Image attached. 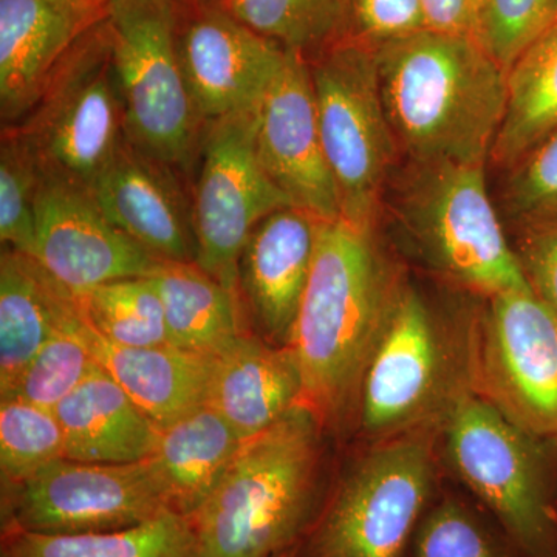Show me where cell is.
Instances as JSON below:
<instances>
[{"label":"cell","instance_id":"29","mask_svg":"<svg viewBox=\"0 0 557 557\" xmlns=\"http://www.w3.org/2000/svg\"><path fill=\"white\" fill-rule=\"evenodd\" d=\"M408 557H523L469 494L442 491L417 528Z\"/></svg>","mask_w":557,"mask_h":557},{"label":"cell","instance_id":"33","mask_svg":"<svg viewBox=\"0 0 557 557\" xmlns=\"http://www.w3.org/2000/svg\"><path fill=\"white\" fill-rule=\"evenodd\" d=\"M38 157L11 126L0 143V240L3 247L32 256L36 237V197L40 183Z\"/></svg>","mask_w":557,"mask_h":557},{"label":"cell","instance_id":"31","mask_svg":"<svg viewBox=\"0 0 557 557\" xmlns=\"http://www.w3.org/2000/svg\"><path fill=\"white\" fill-rule=\"evenodd\" d=\"M97 364L91 327L81 311L50 336L2 398H20L54 410Z\"/></svg>","mask_w":557,"mask_h":557},{"label":"cell","instance_id":"5","mask_svg":"<svg viewBox=\"0 0 557 557\" xmlns=\"http://www.w3.org/2000/svg\"><path fill=\"white\" fill-rule=\"evenodd\" d=\"M440 437L426 428L366 443L327 487L298 557H408L440 493Z\"/></svg>","mask_w":557,"mask_h":557},{"label":"cell","instance_id":"26","mask_svg":"<svg viewBox=\"0 0 557 557\" xmlns=\"http://www.w3.org/2000/svg\"><path fill=\"white\" fill-rule=\"evenodd\" d=\"M557 129V21L508 70V102L491 160L518 166Z\"/></svg>","mask_w":557,"mask_h":557},{"label":"cell","instance_id":"10","mask_svg":"<svg viewBox=\"0 0 557 557\" xmlns=\"http://www.w3.org/2000/svg\"><path fill=\"white\" fill-rule=\"evenodd\" d=\"M11 127L42 170L91 188L126 139L106 14L76 40L32 112Z\"/></svg>","mask_w":557,"mask_h":557},{"label":"cell","instance_id":"1","mask_svg":"<svg viewBox=\"0 0 557 557\" xmlns=\"http://www.w3.org/2000/svg\"><path fill=\"white\" fill-rule=\"evenodd\" d=\"M408 281L376 225L324 220L288 347L324 431L355 420L359 391Z\"/></svg>","mask_w":557,"mask_h":557},{"label":"cell","instance_id":"44","mask_svg":"<svg viewBox=\"0 0 557 557\" xmlns=\"http://www.w3.org/2000/svg\"><path fill=\"white\" fill-rule=\"evenodd\" d=\"M555 9H556V21H557V0H555Z\"/></svg>","mask_w":557,"mask_h":557},{"label":"cell","instance_id":"21","mask_svg":"<svg viewBox=\"0 0 557 557\" xmlns=\"http://www.w3.org/2000/svg\"><path fill=\"white\" fill-rule=\"evenodd\" d=\"M65 458L87 463H137L156 450L160 428L100 364L54 408Z\"/></svg>","mask_w":557,"mask_h":557},{"label":"cell","instance_id":"7","mask_svg":"<svg viewBox=\"0 0 557 557\" xmlns=\"http://www.w3.org/2000/svg\"><path fill=\"white\" fill-rule=\"evenodd\" d=\"M395 208L418 258L454 287L491 299L530 285L487 194L485 164L412 161Z\"/></svg>","mask_w":557,"mask_h":557},{"label":"cell","instance_id":"9","mask_svg":"<svg viewBox=\"0 0 557 557\" xmlns=\"http://www.w3.org/2000/svg\"><path fill=\"white\" fill-rule=\"evenodd\" d=\"M309 64L341 218L359 226L379 225L381 200L399 149L381 97L376 51L346 38Z\"/></svg>","mask_w":557,"mask_h":557},{"label":"cell","instance_id":"25","mask_svg":"<svg viewBox=\"0 0 557 557\" xmlns=\"http://www.w3.org/2000/svg\"><path fill=\"white\" fill-rule=\"evenodd\" d=\"M159 292L172 346L219 357L242 329V299L196 262L160 260L148 276Z\"/></svg>","mask_w":557,"mask_h":557},{"label":"cell","instance_id":"14","mask_svg":"<svg viewBox=\"0 0 557 557\" xmlns=\"http://www.w3.org/2000/svg\"><path fill=\"white\" fill-rule=\"evenodd\" d=\"M32 258L76 298L108 282L148 277L160 262L106 218L89 186L47 170Z\"/></svg>","mask_w":557,"mask_h":557},{"label":"cell","instance_id":"39","mask_svg":"<svg viewBox=\"0 0 557 557\" xmlns=\"http://www.w3.org/2000/svg\"><path fill=\"white\" fill-rule=\"evenodd\" d=\"M50 2L62 3V5L72 7L90 5V3H95L94 0H50ZM95 5H98V3H95Z\"/></svg>","mask_w":557,"mask_h":557},{"label":"cell","instance_id":"16","mask_svg":"<svg viewBox=\"0 0 557 557\" xmlns=\"http://www.w3.org/2000/svg\"><path fill=\"white\" fill-rule=\"evenodd\" d=\"M255 148L271 182L295 207L321 220L341 218L338 189L319 132L310 64L296 51L287 49L256 109Z\"/></svg>","mask_w":557,"mask_h":557},{"label":"cell","instance_id":"37","mask_svg":"<svg viewBox=\"0 0 557 557\" xmlns=\"http://www.w3.org/2000/svg\"><path fill=\"white\" fill-rule=\"evenodd\" d=\"M507 203L516 219L557 205V129L512 168Z\"/></svg>","mask_w":557,"mask_h":557},{"label":"cell","instance_id":"19","mask_svg":"<svg viewBox=\"0 0 557 557\" xmlns=\"http://www.w3.org/2000/svg\"><path fill=\"white\" fill-rule=\"evenodd\" d=\"M90 189L106 218L150 255L196 262L193 208L171 168L139 152L126 138Z\"/></svg>","mask_w":557,"mask_h":557},{"label":"cell","instance_id":"27","mask_svg":"<svg viewBox=\"0 0 557 557\" xmlns=\"http://www.w3.org/2000/svg\"><path fill=\"white\" fill-rule=\"evenodd\" d=\"M0 557H203L186 516L168 508L156 518L104 533L50 536L3 533Z\"/></svg>","mask_w":557,"mask_h":557},{"label":"cell","instance_id":"32","mask_svg":"<svg viewBox=\"0 0 557 557\" xmlns=\"http://www.w3.org/2000/svg\"><path fill=\"white\" fill-rule=\"evenodd\" d=\"M65 458L64 432L54 410L20 398L0 403L2 487L17 485Z\"/></svg>","mask_w":557,"mask_h":557},{"label":"cell","instance_id":"34","mask_svg":"<svg viewBox=\"0 0 557 557\" xmlns=\"http://www.w3.org/2000/svg\"><path fill=\"white\" fill-rule=\"evenodd\" d=\"M555 22V0H480L475 38L509 70Z\"/></svg>","mask_w":557,"mask_h":557},{"label":"cell","instance_id":"41","mask_svg":"<svg viewBox=\"0 0 557 557\" xmlns=\"http://www.w3.org/2000/svg\"><path fill=\"white\" fill-rule=\"evenodd\" d=\"M278 557H298V548L292 549V552L284 553V555Z\"/></svg>","mask_w":557,"mask_h":557},{"label":"cell","instance_id":"13","mask_svg":"<svg viewBox=\"0 0 557 557\" xmlns=\"http://www.w3.org/2000/svg\"><path fill=\"white\" fill-rule=\"evenodd\" d=\"M255 119L247 112L205 124L190 207L197 265L237 295L239 260L252 230L271 212L295 207L260 164Z\"/></svg>","mask_w":557,"mask_h":557},{"label":"cell","instance_id":"6","mask_svg":"<svg viewBox=\"0 0 557 557\" xmlns=\"http://www.w3.org/2000/svg\"><path fill=\"white\" fill-rule=\"evenodd\" d=\"M458 482L523 557H557V446L523 431L475 392L442 426Z\"/></svg>","mask_w":557,"mask_h":557},{"label":"cell","instance_id":"40","mask_svg":"<svg viewBox=\"0 0 557 557\" xmlns=\"http://www.w3.org/2000/svg\"><path fill=\"white\" fill-rule=\"evenodd\" d=\"M95 3H98V5L100 7H104L106 5V2H108V0H94ZM183 3H190V2H194V0H182Z\"/></svg>","mask_w":557,"mask_h":557},{"label":"cell","instance_id":"4","mask_svg":"<svg viewBox=\"0 0 557 557\" xmlns=\"http://www.w3.org/2000/svg\"><path fill=\"white\" fill-rule=\"evenodd\" d=\"M475 321H450L406 285L359 391L355 421L364 443L443 426L474 392Z\"/></svg>","mask_w":557,"mask_h":557},{"label":"cell","instance_id":"30","mask_svg":"<svg viewBox=\"0 0 557 557\" xmlns=\"http://www.w3.org/2000/svg\"><path fill=\"white\" fill-rule=\"evenodd\" d=\"M78 299L90 327L115 346L146 348L171 344L163 302L149 277L108 282Z\"/></svg>","mask_w":557,"mask_h":557},{"label":"cell","instance_id":"23","mask_svg":"<svg viewBox=\"0 0 557 557\" xmlns=\"http://www.w3.org/2000/svg\"><path fill=\"white\" fill-rule=\"evenodd\" d=\"M98 364L160 429L207 405L215 357L172 346H115L91 329Z\"/></svg>","mask_w":557,"mask_h":557},{"label":"cell","instance_id":"43","mask_svg":"<svg viewBox=\"0 0 557 557\" xmlns=\"http://www.w3.org/2000/svg\"><path fill=\"white\" fill-rule=\"evenodd\" d=\"M555 518L557 520V497H556V502H555Z\"/></svg>","mask_w":557,"mask_h":557},{"label":"cell","instance_id":"15","mask_svg":"<svg viewBox=\"0 0 557 557\" xmlns=\"http://www.w3.org/2000/svg\"><path fill=\"white\" fill-rule=\"evenodd\" d=\"M180 62L197 113L207 124L256 112L287 49L218 3H183Z\"/></svg>","mask_w":557,"mask_h":557},{"label":"cell","instance_id":"12","mask_svg":"<svg viewBox=\"0 0 557 557\" xmlns=\"http://www.w3.org/2000/svg\"><path fill=\"white\" fill-rule=\"evenodd\" d=\"M474 392L557 446V314L530 285L486 299L478 314Z\"/></svg>","mask_w":557,"mask_h":557},{"label":"cell","instance_id":"28","mask_svg":"<svg viewBox=\"0 0 557 557\" xmlns=\"http://www.w3.org/2000/svg\"><path fill=\"white\" fill-rule=\"evenodd\" d=\"M231 14L307 61L346 39L351 0H226Z\"/></svg>","mask_w":557,"mask_h":557},{"label":"cell","instance_id":"3","mask_svg":"<svg viewBox=\"0 0 557 557\" xmlns=\"http://www.w3.org/2000/svg\"><path fill=\"white\" fill-rule=\"evenodd\" d=\"M324 428L299 405L244 440L190 518L203 557H278L298 548L317 519Z\"/></svg>","mask_w":557,"mask_h":557},{"label":"cell","instance_id":"22","mask_svg":"<svg viewBox=\"0 0 557 557\" xmlns=\"http://www.w3.org/2000/svg\"><path fill=\"white\" fill-rule=\"evenodd\" d=\"M83 311L79 299L32 256H0V395L9 394L40 347Z\"/></svg>","mask_w":557,"mask_h":557},{"label":"cell","instance_id":"2","mask_svg":"<svg viewBox=\"0 0 557 557\" xmlns=\"http://www.w3.org/2000/svg\"><path fill=\"white\" fill-rule=\"evenodd\" d=\"M381 97L413 163L486 164L508 102V70L474 36L428 28L376 49Z\"/></svg>","mask_w":557,"mask_h":557},{"label":"cell","instance_id":"17","mask_svg":"<svg viewBox=\"0 0 557 557\" xmlns=\"http://www.w3.org/2000/svg\"><path fill=\"white\" fill-rule=\"evenodd\" d=\"M324 220L287 207L260 220L242 251L239 295L265 338L288 347Z\"/></svg>","mask_w":557,"mask_h":557},{"label":"cell","instance_id":"24","mask_svg":"<svg viewBox=\"0 0 557 557\" xmlns=\"http://www.w3.org/2000/svg\"><path fill=\"white\" fill-rule=\"evenodd\" d=\"M244 438L209 403L160 429L149 460L172 509L190 518L225 474Z\"/></svg>","mask_w":557,"mask_h":557},{"label":"cell","instance_id":"35","mask_svg":"<svg viewBox=\"0 0 557 557\" xmlns=\"http://www.w3.org/2000/svg\"><path fill=\"white\" fill-rule=\"evenodd\" d=\"M512 244L528 284L557 314V205L520 215Z\"/></svg>","mask_w":557,"mask_h":557},{"label":"cell","instance_id":"20","mask_svg":"<svg viewBox=\"0 0 557 557\" xmlns=\"http://www.w3.org/2000/svg\"><path fill=\"white\" fill-rule=\"evenodd\" d=\"M208 403L244 440L273 426L302 403L292 348L245 333L215 357Z\"/></svg>","mask_w":557,"mask_h":557},{"label":"cell","instance_id":"18","mask_svg":"<svg viewBox=\"0 0 557 557\" xmlns=\"http://www.w3.org/2000/svg\"><path fill=\"white\" fill-rule=\"evenodd\" d=\"M104 7L50 0H0V116L21 123L49 86L76 40L101 20Z\"/></svg>","mask_w":557,"mask_h":557},{"label":"cell","instance_id":"42","mask_svg":"<svg viewBox=\"0 0 557 557\" xmlns=\"http://www.w3.org/2000/svg\"><path fill=\"white\" fill-rule=\"evenodd\" d=\"M199 2L205 3H218V5H223V3L226 2V0H199Z\"/></svg>","mask_w":557,"mask_h":557},{"label":"cell","instance_id":"11","mask_svg":"<svg viewBox=\"0 0 557 557\" xmlns=\"http://www.w3.org/2000/svg\"><path fill=\"white\" fill-rule=\"evenodd\" d=\"M171 508L152 461L87 463L60 458L17 485L2 487V534L104 533Z\"/></svg>","mask_w":557,"mask_h":557},{"label":"cell","instance_id":"38","mask_svg":"<svg viewBox=\"0 0 557 557\" xmlns=\"http://www.w3.org/2000/svg\"><path fill=\"white\" fill-rule=\"evenodd\" d=\"M423 5L431 30L478 36L480 0H423Z\"/></svg>","mask_w":557,"mask_h":557},{"label":"cell","instance_id":"8","mask_svg":"<svg viewBox=\"0 0 557 557\" xmlns=\"http://www.w3.org/2000/svg\"><path fill=\"white\" fill-rule=\"evenodd\" d=\"M182 0H108L106 21L127 141L171 170H189L205 123L190 98L178 32Z\"/></svg>","mask_w":557,"mask_h":557},{"label":"cell","instance_id":"36","mask_svg":"<svg viewBox=\"0 0 557 557\" xmlns=\"http://www.w3.org/2000/svg\"><path fill=\"white\" fill-rule=\"evenodd\" d=\"M423 0H351L347 38L370 49L428 30Z\"/></svg>","mask_w":557,"mask_h":557}]
</instances>
